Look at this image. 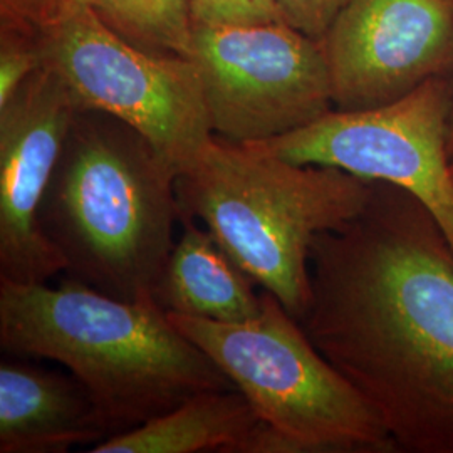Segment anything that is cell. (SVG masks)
Listing matches in <instances>:
<instances>
[{"label": "cell", "mask_w": 453, "mask_h": 453, "mask_svg": "<svg viewBox=\"0 0 453 453\" xmlns=\"http://www.w3.org/2000/svg\"><path fill=\"white\" fill-rule=\"evenodd\" d=\"M299 323L398 452L453 453V249L417 196L372 181L355 219L314 239Z\"/></svg>", "instance_id": "cell-1"}, {"label": "cell", "mask_w": 453, "mask_h": 453, "mask_svg": "<svg viewBox=\"0 0 453 453\" xmlns=\"http://www.w3.org/2000/svg\"><path fill=\"white\" fill-rule=\"evenodd\" d=\"M0 348L65 366L88 389L110 437L198 393L235 388L153 296L116 299L67 275L58 288L0 279Z\"/></svg>", "instance_id": "cell-2"}, {"label": "cell", "mask_w": 453, "mask_h": 453, "mask_svg": "<svg viewBox=\"0 0 453 453\" xmlns=\"http://www.w3.org/2000/svg\"><path fill=\"white\" fill-rule=\"evenodd\" d=\"M177 172L110 114H74L39 224L65 275L116 299L153 296L180 222Z\"/></svg>", "instance_id": "cell-3"}, {"label": "cell", "mask_w": 453, "mask_h": 453, "mask_svg": "<svg viewBox=\"0 0 453 453\" xmlns=\"http://www.w3.org/2000/svg\"><path fill=\"white\" fill-rule=\"evenodd\" d=\"M175 188L180 220H202L226 256L301 321L311 303L314 239L355 219L372 181L213 136Z\"/></svg>", "instance_id": "cell-4"}, {"label": "cell", "mask_w": 453, "mask_h": 453, "mask_svg": "<svg viewBox=\"0 0 453 453\" xmlns=\"http://www.w3.org/2000/svg\"><path fill=\"white\" fill-rule=\"evenodd\" d=\"M166 314L264 421L245 453L398 452L372 406L274 294L262 292L259 316L243 323Z\"/></svg>", "instance_id": "cell-5"}, {"label": "cell", "mask_w": 453, "mask_h": 453, "mask_svg": "<svg viewBox=\"0 0 453 453\" xmlns=\"http://www.w3.org/2000/svg\"><path fill=\"white\" fill-rule=\"evenodd\" d=\"M37 42L42 65L61 78L78 110L123 121L177 175L215 136L200 73L190 58L146 52L88 4L63 11Z\"/></svg>", "instance_id": "cell-6"}, {"label": "cell", "mask_w": 453, "mask_h": 453, "mask_svg": "<svg viewBox=\"0 0 453 453\" xmlns=\"http://www.w3.org/2000/svg\"><path fill=\"white\" fill-rule=\"evenodd\" d=\"M452 108L453 81L438 76L388 104L333 108L304 128L250 145L288 162L336 166L403 188L432 211L453 249Z\"/></svg>", "instance_id": "cell-7"}, {"label": "cell", "mask_w": 453, "mask_h": 453, "mask_svg": "<svg viewBox=\"0 0 453 453\" xmlns=\"http://www.w3.org/2000/svg\"><path fill=\"white\" fill-rule=\"evenodd\" d=\"M187 58L200 73L213 134L226 142H267L334 108L321 41L282 22L194 27Z\"/></svg>", "instance_id": "cell-8"}, {"label": "cell", "mask_w": 453, "mask_h": 453, "mask_svg": "<svg viewBox=\"0 0 453 453\" xmlns=\"http://www.w3.org/2000/svg\"><path fill=\"white\" fill-rule=\"evenodd\" d=\"M333 106L372 110L453 73V0H349L321 39Z\"/></svg>", "instance_id": "cell-9"}, {"label": "cell", "mask_w": 453, "mask_h": 453, "mask_svg": "<svg viewBox=\"0 0 453 453\" xmlns=\"http://www.w3.org/2000/svg\"><path fill=\"white\" fill-rule=\"evenodd\" d=\"M78 106L58 74L39 67L0 108V279L42 284L65 260L39 211Z\"/></svg>", "instance_id": "cell-10"}, {"label": "cell", "mask_w": 453, "mask_h": 453, "mask_svg": "<svg viewBox=\"0 0 453 453\" xmlns=\"http://www.w3.org/2000/svg\"><path fill=\"white\" fill-rule=\"evenodd\" d=\"M110 438L73 374L9 357L0 363V453H65Z\"/></svg>", "instance_id": "cell-11"}, {"label": "cell", "mask_w": 453, "mask_h": 453, "mask_svg": "<svg viewBox=\"0 0 453 453\" xmlns=\"http://www.w3.org/2000/svg\"><path fill=\"white\" fill-rule=\"evenodd\" d=\"M183 234L173 245L153 291L168 312L219 323H243L257 318L262 296L254 280L230 259L209 230L181 219Z\"/></svg>", "instance_id": "cell-12"}, {"label": "cell", "mask_w": 453, "mask_h": 453, "mask_svg": "<svg viewBox=\"0 0 453 453\" xmlns=\"http://www.w3.org/2000/svg\"><path fill=\"white\" fill-rule=\"evenodd\" d=\"M237 388L203 391L153 420L106 438L91 453H245L262 426Z\"/></svg>", "instance_id": "cell-13"}, {"label": "cell", "mask_w": 453, "mask_h": 453, "mask_svg": "<svg viewBox=\"0 0 453 453\" xmlns=\"http://www.w3.org/2000/svg\"><path fill=\"white\" fill-rule=\"evenodd\" d=\"M88 5L123 37L185 58L190 52V0H88Z\"/></svg>", "instance_id": "cell-14"}, {"label": "cell", "mask_w": 453, "mask_h": 453, "mask_svg": "<svg viewBox=\"0 0 453 453\" xmlns=\"http://www.w3.org/2000/svg\"><path fill=\"white\" fill-rule=\"evenodd\" d=\"M194 27H241L282 22L274 0H190Z\"/></svg>", "instance_id": "cell-15"}, {"label": "cell", "mask_w": 453, "mask_h": 453, "mask_svg": "<svg viewBox=\"0 0 453 453\" xmlns=\"http://www.w3.org/2000/svg\"><path fill=\"white\" fill-rule=\"evenodd\" d=\"M42 67L37 35L2 29L0 44V108L5 106L19 88Z\"/></svg>", "instance_id": "cell-16"}, {"label": "cell", "mask_w": 453, "mask_h": 453, "mask_svg": "<svg viewBox=\"0 0 453 453\" xmlns=\"http://www.w3.org/2000/svg\"><path fill=\"white\" fill-rule=\"evenodd\" d=\"M349 0H274L282 24L312 39H323Z\"/></svg>", "instance_id": "cell-17"}, {"label": "cell", "mask_w": 453, "mask_h": 453, "mask_svg": "<svg viewBox=\"0 0 453 453\" xmlns=\"http://www.w3.org/2000/svg\"><path fill=\"white\" fill-rule=\"evenodd\" d=\"M63 12L59 0H0L2 29L39 35Z\"/></svg>", "instance_id": "cell-18"}, {"label": "cell", "mask_w": 453, "mask_h": 453, "mask_svg": "<svg viewBox=\"0 0 453 453\" xmlns=\"http://www.w3.org/2000/svg\"><path fill=\"white\" fill-rule=\"evenodd\" d=\"M63 5V11L73 7V5H80V4H88V0H59Z\"/></svg>", "instance_id": "cell-19"}, {"label": "cell", "mask_w": 453, "mask_h": 453, "mask_svg": "<svg viewBox=\"0 0 453 453\" xmlns=\"http://www.w3.org/2000/svg\"><path fill=\"white\" fill-rule=\"evenodd\" d=\"M449 153L453 157V108L452 116H450V133H449Z\"/></svg>", "instance_id": "cell-20"}, {"label": "cell", "mask_w": 453, "mask_h": 453, "mask_svg": "<svg viewBox=\"0 0 453 453\" xmlns=\"http://www.w3.org/2000/svg\"><path fill=\"white\" fill-rule=\"evenodd\" d=\"M450 172H452V179H453V157H452V162H450Z\"/></svg>", "instance_id": "cell-21"}]
</instances>
